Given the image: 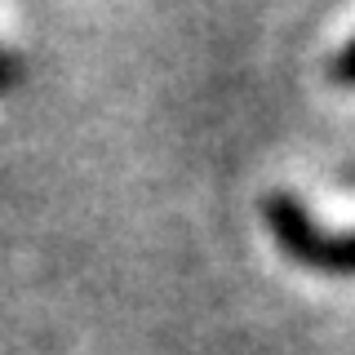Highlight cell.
I'll use <instances>...</instances> for the list:
<instances>
[{
  "instance_id": "obj_1",
  "label": "cell",
  "mask_w": 355,
  "mask_h": 355,
  "mask_svg": "<svg viewBox=\"0 0 355 355\" xmlns=\"http://www.w3.org/2000/svg\"><path fill=\"white\" fill-rule=\"evenodd\" d=\"M262 218H266V227H271L284 258L302 262L311 271H324V275H355V231L351 236H324V231H315L306 205L288 191L266 196Z\"/></svg>"
},
{
  "instance_id": "obj_2",
  "label": "cell",
  "mask_w": 355,
  "mask_h": 355,
  "mask_svg": "<svg viewBox=\"0 0 355 355\" xmlns=\"http://www.w3.org/2000/svg\"><path fill=\"white\" fill-rule=\"evenodd\" d=\"M329 76H333V85H342V89H355V36L342 44L338 53H333V67H329Z\"/></svg>"
},
{
  "instance_id": "obj_3",
  "label": "cell",
  "mask_w": 355,
  "mask_h": 355,
  "mask_svg": "<svg viewBox=\"0 0 355 355\" xmlns=\"http://www.w3.org/2000/svg\"><path fill=\"white\" fill-rule=\"evenodd\" d=\"M18 80H22V58H18L14 49H5V44H0V94L18 89Z\"/></svg>"
}]
</instances>
